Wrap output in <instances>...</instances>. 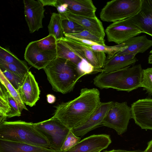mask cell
<instances>
[{
	"mask_svg": "<svg viewBox=\"0 0 152 152\" xmlns=\"http://www.w3.org/2000/svg\"><path fill=\"white\" fill-rule=\"evenodd\" d=\"M101 102L100 93L97 89L83 88L76 98L55 106L53 117L71 130L86 120Z\"/></svg>",
	"mask_w": 152,
	"mask_h": 152,
	"instance_id": "6da1fadb",
	"label": "cell"
},
{
	"mask_svg": "<svg viewBox=\"0 0 152 152\" xmlns=\"http://www.w3.org/2000/svg\"><path fill=\"white\" fill-rule=\"evenodd\" d=\"M143 70L139 64L111 72H102L94 77L93 83L101 89L129 92L141 87Z\"/></svg>",
	"mask_w": 152,
	"mask_h": 152,
	"instance_id": "7a4b0ae2",
	"label": "cell"
},
{
	"mask_svg": "<svg viewBox=\"0 0 152 152\" xmlns=\"http://www.w3.org/2000/svg\"><path fill=\"white\" fill-rule=\"evenodd\" d=\"M43 69L53 89L63 94L72 91L83 77L75 65L60 58L56 57Z\"/></svg>",
	"mask_w": 152,
	"mask_h": 152,
	"instance_id": "3957f363",
	"label": "cell"
},
{
	"mask_svg": "<svg viewBox=\"0 0 152 152\" xmlns=\"http://www.w3.org/2000/svg\"><path fill=\"white\" fill-rule=\"evenodd\" d=\"M0 139L50 148L46 137L33 123L20 120L0 124Z\"/></svg>",
	"mask_w": 152,
	"mask_h": 152,
	"instance_id": "277c9868",
	"label": "cell"
},
{
	"mask_svg": "<svg viewBox=\"0 0 152 152\" xmlns=\"http://www.w3.org/2000/svg\"><path fill=\"white\" fill-rule=\"evenodd\" d=\"M142 0H113L107 2L100 13L101 19L114 22L134 16L140 10Z\"/></svg>",
	"mask_w": 152,
	"mask_h": 152,
	"instance_id": "5b68a950",
	"label": "cell"
},
{
	"mask_svg": "<svg viewBox=\"0 0 152 152\" xmlns=\"http://www.w3.org/2000/svg\"><path fill=\"white\" fill-rule=\"evenodd\" d=\"M33 124L35 128L47 139L50 148L57 152H60L63 144L70 130L53 116L48 119Z\"/></svg>",
	"mask_w": 152,
	"mask_h": 152,
	"instance_id": "8992f818",
	"label": "cell"
},
{
	"mask_svg": "<svg viewBox=\"0 0 152 152\" xmlns=\"http://www.w3.org/2000/svg\"><path fill=\"white\" fill-rule=\"evenodd\" d=\"M131 118V107L128 105L126 102H114L104 118L102 125L114 129L120 135L126 131Z\"/></svg>",
	"mask_w": 152,
	"mask_h": 152,
	"instance_id": "52a82bcc",
	"label": "cell"
},
{
	"mask_svg": "<svg viewBox=\"0 0 152 152\" xmlns=\"http://www.w3.org/2000/svg\"><path fill=\"white\" fill-rule=\"evenodd\" d=\"M107 41L117 45L142 33L129 18L110 24L105 30Z\"/></svg>",
	"mask_w": 152,
	"mask_h": 152,
	"instance_id": "ba28073f",
	"label": "cell"
},
{
	"mask_svg": "<svg viewBox=\"0 0 152 152\" xmlns=\"http://www.w3.org/2000/svg\"><path fill=\"white\" fill-rule=\"evenodd\" d=\"M25 60L38 70L44 69L57 57L56 50H47L39 48L37 41L30 42L26 46L24 55Z\"/></svg>",
	"mask_w": 152,
	"mask_h": 152,
	"instance_id": "9c48e42d",
	"label": "cell"
},
{
	"mask_svg": "<svg viewBox=\"0 0 152 152\" xmlns=\"http://www.w3.org/2000/svg\"><path fill=\"white\" fill-rule=\"evenodd\" d=\"M132 118L142 129L152 130V99H139L131 107Z\"/></svg>",
	"mask_w": 152,
	"mask_h": 152,
	"instance_id": "30bf717a",
	"label": "cell"
},
{
	"mask_svg": "<svg viewBox=\"0 0 152 152\" xmlns=\"http://www.w3.org/2000/svg\"><path fill=\"white\" fill-rule=\"evenodd\" d=\"M114 102H101L94 112L85 122L70 130L76 136L82 137L102 125L103 120Z\"/></svg>",
	"mask_w": 152,
	"mask_h": 152,
	"instance_id": "8fae6325",
	"label": "cell"
},
{
	"mask_svg": "<svg viewBox=\"0 0 152 152\" xmlns=\"http://www.w3.org/2000/svg\"><path fill=\"white\" fill-rule=\"evenodd\" d=\"M64 39L75 52L86 59L96 70L102 72L107 58L105 53L93 51L86 45L68 37H64Z\"/></svg>",
	"mask_w": 152,
	"mask_h": 152,
	"instance_id": "7c38bea8",
	"label": "cell"
},
{
	"mask_svg": "<svg viewBox=\"0 0 152 152\" xmlns=\"http://www.w3.org/2000/svg\"><path fill=\"white\" fill-rule=\"evenodd\" d=\"M25 20L30 33L43 27L42 20L45 10L39 0H24Z\"/></svg>",
	"mask_w": 152,
	"mask_h": 152,
	"instance_id": "4fadbf2b",
	"label": "cell"
},
{
	"mask_svg": "<svg viewBox=\"0 0 152 152\" xmlns=\"http://www.w3.org/2000/svg\"><path fill=\"white\" fill-rule=\"evenodd\" d=\"M111 142L106 134H94L80 141L71 149L61 152H94L107 148Z\"/></svg>",
	"mask_w": 152,
	"mask_h": 152,
	"instance_id": "5bb4252c",
	"label": "cell"
},
{
	"mask_svg": "<svg viewBox=\"0 0 152 152\" xmlns=\"http://www.w3.org/2000/svg\"><path fill=\"white\" fill-rule=\"evenodd\" d=\"M17 91L22 102L30 107L34 106L39 100L40 91L34 76L31 71L27 73Z\"/></svg>",
	"mask_w": 152,
	"mask_h": 152,
	"instance_id": "9a60e30c",
	"label": "cell"
},
{
	"mask_svg": "<svg viewBox=\"0 0 152 152\" xmlns=\"http://www.w3.org/2000/svg\"><path fill=\"white\" fill-rule=\"evenodd\" d=\"M60 15L61 18H67L75 22L84 30L104 39L105 33L104 28L102 22L96 16L92 18L77 15L68 10Z\"/></svg>",
	"mask_w": 152,
	"mask_h": 152,
	"instance_id": "2e32d148",
	"label": "cell"
},
{
	"mask_svg": "<svg viewBox=\"0 0 152 152\" xmlns=\"http://www.w3.org/2000/svg\"><path fill=\"white\" fill-rule=\"evenodd\" d=\"M129 18L142 33L152 37V0H142L140 10Z\"/></svg>",
	"mask_w": 152,
	"mask_h": 152,
	"instance_id": "e0dca14e",
	"label": "cell"
},
{
	"mask_svg": "<svg viewBox=\"0 0 152 152\" xmlns=\"http://www.w3.org/2000/svg\"><path fill=\"white\" fill-rule=\"evenodd\" d=\"M0 152H57L49 148L0 139Z\"/></svg>",
	"mask_w": 152,
	"mask_h": 152,
	"instance_id": "ac0fdd59",
	"label": "cell"
},
{
	"mask_svg": "<svg viewBox=\"0 0 152 152\" xmlns=\"http://www.w3.org/2000/svg\"><path fill=\"white\" fill-rule=\"evenodd\" d=\"M124 43V48L116 54L136 55L144 52L152 46V40L148 39L145 35L133 37Z\"/></svg>",
	"mask_w": 152,
	"mask_h": 152,
	"instance_id": "d6986e66",
	"label": "cell"
},
{
	"mask_svg": "<svg viewBox=\"0 0 152 152\" xmlns=\"http://www.w3.org/2000/svg\"><path fill=\"white\" fill-rule=\"evenodd\" d=\"M135 55L115 54L110 58H106L102 72H110L129 66L138 61Z\"/></svg>",
	"mask_w": 152,
	"mask_h": 152,
	"instance_id": "ffe728a7",
	"label": "cell"
},
{
	"mask_svg": "<svg viewBox=\"0 0 152 152\" xmlns=\"http://www.w3.org/2000/svg\"><path fill=\"white\" fill-rule=\"evenodd\" d=\"M68 5V10L77 15L89 17H96V8L91 0H62Z\"/></svg>",
	"mask_w": 152,
	"mask_h": 152,
	"instance_id": "44dd1931",
	"label": "cell"
},
{
	"mask_svg": "<svg viewBox=\"0 0 152 152\" xmlns=\"http://www.w3.org/2000/svg\"><path fill=\"white\" fill-rule=\"evenodd\" d=\"M64 37L56 40L57 57L66 59L77 66L84 58L72 49Z\"/></svg>",
	"mask_w": 152,
	"mask_h": 152,
	"instance_id": "7402d4cb",
	"label": "cell"
},
{
	"mask_svg": "<svg viewBox=\"0 0 152 152\" xmlns=\"http://www.w3.org/2000/svg\"><path fill=\"white\" fill-rule=\"evenodd\" d=\"M48 28L49 34L53 36L56 40L64 37L61 19L58 13L52 14Z\"/></svg>",
	"mask_w": 152,
	"mask_h": 152,
	"instance_id": "603a6c76",
	"label": "cell"
},
{
	"mask_svg": "<svg viewBox=\"0 0 152 152\" xmlns=\"http://www.w3.org/2000/svg\"><path fill=\"white\" fill-rule=\"evenodd\" d=\"M91 50L97 52H103L107 54V58L112 57L116 53L123 50L125 46L124 43L112 46L98 44L93 45H85Z\"/></svg>",
	"mask_w": 152,
	"mask_h": 152,
	"instance_id": "cb8c5ba5",
	"label": "cell"
},
{
	"mask_svg": "<svg viewBox=\"0 0 152 152\" xmlns=\"http://www.w3.org/2000/svg\"><path fill=\"white\" fill-rule=\"evenodd\" d=\"M0 83L3 84L8 90L12 96L18 104L21 111L24 109L28 110L25 104L22 102L18 91L13 86L0 70Z\"/></svg>",
	"mask_w": 152,
	"mask_h": 152,
	"instance_id": "d4e9b609",
	"label": "cell"
},
{
	"mask_svg": "<svg viewBox=\"0 0 152 152\" xmlns=\"http://www.w3.org/2000/svg\"><path fill=\"white\" fill-rule=\"evenodd\" d=\"M0 69L7 70L20 77L24 79L29 69L27 65L14 64H7L0 61Z\"/></svg>",
	"mask_w": 152,
	"mask_h": 152,
	"instance_id": "484cf974",
	"label": "cell"
},
{
	"mask_svg": "<svg viewBox=\"0 0 152 152\" xmlns=\"http://www.w3.org/2000/svg\"><path fill=\"white\" fill-rule=\"evenodd\" d=\"M0 89L3 91L10 107L11 110L7 115V117L10 118L15 116H20L21 112L18 103L10 94L4 86L0 83Z\"/></svg>",
	"mask_w": 152,
	"mask_h": 152,
	"instance_id": "4316f807",
	"label": "cell"
},
{
	"mask_svg": "<svg viewBox=\"0 0 152 152\" xmlns=\"http://www.w3.org/2000/svg\"><path fill=\"white\" fill-rule=\"evenodd\" d=\"M0 61L7 64H26L24 61L19 59L9 50L0 47Z\"/></svg>",
	"mask_w": 152,
	"mask_h": 152,
	"instance_id": "83f0119b",
	"label": "cell"
},
{
	"mask_svg": "<svg viewBox=\"0 0 152 152\" xmlns=\"http://www.w3.org/2000/svg\"><path fill=\"white\" fill-rule=\"evenodd\" d=\"M61 18L64 34L76 33L84 30L76 22L67 18Z\"/></svg>",
	"mask_w": 152,
	"mask_h": 152,
	"instance_id": "f1b7e54d",
	"label": "cell"
},
{
	"mask_svg": "<svg viewBox=\"0 0 152 152\" xmlns=\"http://www.w3.org/2000/svg\"><path fill=\"white\" fill-rule=\"evenodd\" d=\"M141 87L149 95H152V67L143 69Z\"/></svg>",
	"mask_w": 152,
	"mask_h": 152,
	"instance_id": "f546056e",
	"label": "cell"
},
{
	"mask_svg": "<svg viewBox=\"0 0 152 152\" xmlns=\"http://www.w3.org/2000/svg\"><path fill=\"white\" fill-rule=\"evenodd\" d=\"M37 41L38 46L42 49L56 50V39L52 35L49 34L46 37Z\"/></svg>",
	"mask_w": 152,
	"mask_h": 152,
	"instance_id": "4dcf8cb0",
	"label": "cell"
},
{
	"mask_svg": "<svg viewBox=\"0 0 152 152\" xmlns=\"http://www.w3.org/2000/svg\"><path fill=\"white\" fill-rule=\"evenodd\" d=\"M11 110L9 104L3 91L0 89V124L5 121Z\"/></svg>",
	"mask_w": 152,
	"mask_h": 152,
	"instance_id": "1f68e13d",
	"label": "cell"
},
{
	"mask_svg": "<svg viewBox=\"0 0 152 152\" xmlns=\"http://www.w3.org/2000/svg\"><path fill=\"white\" fill-rule=\"evenodd\" d=\"M79 38L83 39L92 41L99 44L105 45V40L85 30L77 33L67 34Z\"/></svg>",
	"mask_w": 152,
	"mask_h": 152,
	"instance_id": "d6a6232c",
	"label": "cell"
},
{
	"mask_svg": "<svg viewBox=\"0 0 152 152\" xmlns=\"http://www.w3.org/2000/svg\"><path fill=\"white\" fill-rule=\"evenodd\" d=\"M80 140V137L75 135L70 130L63 144L61 152L65 151L71 149L77 144Z\"/></svg>",
	"mask_w": 152,
	"mask_h": 152,
	"instance_id": "836d02e7",
	"label": "cell"
},
{
	"mask_svg": "<svg viewBox=\"0 0 152 152\" xmlns=\"http://www.w3.org/2000/svg\"><path fill=\"white\" fill-rule=\"evenodd\" d=\"M6 78L17 91L22 84L24 79L7 70L0 69Z\"/></svg>",
	"mask_w": 152,
	"mask_h": 152,
	"instance_id": "e575fe53",
	"label": "cell"
},
{
	"mask_svg": "<svg viewBox=\"0 0 152 152\" xmlns=\"http://www.w3.org/2000/svg\"><path fill=\"white\" fill-rule=\"evenodd\" d=\"M77 66L83 76L91 74L95 71H97L93 66L84 58Z\"/></svg>",
	"mask_w": 152,
	"mask_h": 152,
	"instance_id": "d590c367",
	"label": "cell"
},
{
	"mask_svg": "<svg viewBox=\"0 0 152 152\" xmlns=\"http://www.w3.org/2000/svg\"><path fill=\"white\" fill-rule=\"evenodd\" d=\"M44 6H51L56 7L58 5V0H39Z\"/></svg>",
	"mask_w": 152,
	"mask_h": 152,
	"instance_id": "8d00e7d4",
	"label": "cell"
},
{
	"mask_svg": "<svg viewBox=\"0 0 152 152\" xmlns=\"http://www.w3.org/2000/svg\"><path fill=\"white\" fill-rule=\"evenodd\" d=\"M104 152H145L144 151L141 150H136L132 151H128L124 150L113 149L109 151H105Z\"/></svg>",
	"mask_w": 152,
	"mask_h": 152,
	"instance_id": "74e56055",
	"label": "cell"
},
{
	"mask_svg": "<svg viewBox=\"0 0 152 152\" xmlns=\"http://www.w3.org/2000/svg\"><path fill=\"white\" fill-rule=\"evenodd\" d=\"M46 97L47 101L49 104H53L56 101V98L53 95L48 94L47 95Z\"/></svg>",
	"mask_w": 152,
	"mask_h": 152,
	"instance_id": "f35d334b",
	"label": "cell"
},
{
	"mask_svg": "<svg viewBox=\"0 0 152 152\" xmlns=\"http://www.w3.org/2000/svg\"><path fill=\"white\" fill-rule=\"evenodd\" d=\"M144 152H152V140L148 142L147 146Z\"/></svg>",
	"mask_w": 152,
	"mask_h": 152,
	"instance_id": "ab89813d",
	"label": "cell"
},
{
	"mask_svg": "<svg viewBox=\"0 0 152 152\" xmlns=\"http://www.w3.org/2000/svg\"><path fill=\"white\" fill-rule=\"evenodd\" d=\"M148 63L150 64H152V54L150 55L148 58Z\"/></svg>",
	"mask_w": 152,
	"mask_h": 152,
	"instance_id": "60d3db41",
	"label": "cell"
},
{
	"mask_svg": "<svg viewBox=\"0 0 152 152\" xmlns=\"http://www.w3.org/2000/svg\"><path fill=\"white\" fill-rule=\"evenodd\" d=\"M101 151H95L94 152H101Z\"/></svg>",
	"mask_w": 152,
	"mask_h": 152,
	"instance_id": "b9f144b4",
	"label": "cell"
},
{
	"mask_svg": "<svg viewBox=\"0 0 152 152\" xmlns=\"http://www.w3.org/2000/svg\"><path fill=\"white\" fill-rule=\"evenodd\" d=\"M150 53L152 54V50L150 52Z\"/></svg>",
	"mask_w": 152,
	"mask_h": 152,
	"instance_id": "7bdbcfd3",
	"label": "cell"
}]
</instances>
